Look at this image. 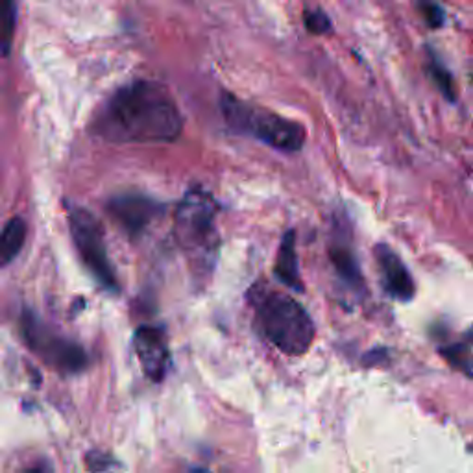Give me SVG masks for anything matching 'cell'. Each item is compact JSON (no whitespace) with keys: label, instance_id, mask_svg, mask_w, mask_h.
I'll return each instance as SVG.
<instances>
[{"label":"cell","instance_id":"1","mask_svg":"<svg viewBox=\"0 0 473 473\" xmlns=\"http://www.w3.org/2000/svg\"><path fill=\"white\" fill-rule=\"evenodd\" d=\"M93 128L111 143H172L183 129V117L167 87L138 80L106 100Z\"/></svg>","mask_w":473,"mask_h":473},{"label":"cell","instance_id":"2","mask_svg":"<svg viewBox=\"0 0 473 473\" xmlns=\"http://www.w3.org/2000/svg\"><path fill=\"white\" fill-rule=\"evenodd\" d=\"M253 320L264 339L285 355H303L314 341V322L289 294L262 291L252 296Z\"/></svg>","mask_w":473,"mask_h":473},{"label":"cell","instance_id":"3","mask_svg":"<svg viewBox=\"0 0 473 473\" xmlns=\"http://www.w3.org/2000/svg\"><path fill=\"white\" fill-rule=\"evenodd\" d=\"M219 206L213 196L201 189H190L176 210L174 233L190 264L200 272H210L219 252L217 231Z\"/></svg>","mask_w":473,"mask_h":473},{"label":"cell","instance_id":"4","mask_svg":"<svg viewBox=\"0 0 473 473\" xmlns=\"http://www.w3.org/2000/svg\"><path fill=\"white\" fill-rule=\"evenodd\" d=\"M221 109L233 131L250 135L274 150L298 152L305 143V129L302 124L242 102L230 93H222Z\"/></svg>","mask_w":473,"mask_h":473},{"label":"cell","instance_id":"5","mask_svg":"<svg viewBox=\"0 0 473 473\" xmlns=\"http://www.w3.org/2000/svg\"><path fill=\"white\" fill-rule=\"evenodd\" d=\"M23 336L26 346L46 365L63 374H78L86 370L89 359L80 344L56 333L32 313L23 316Z\"/></svg>","mask_w":473,"mask_h":473},{"label":"cell","instance_id":"6","mask_svg":"<svg viewBox=\"0 0 473 473\" xmlns=\"http://www.w3.org/2000/svg\"><path fill=\"white\" fill-rule=\"evenodd\" d=\"M69 230L82 261L91 270L95 280L104 289L117 291V276H115L113 264L108 257L104 230L100 221L84 208H71Z\"/></svg>","mask_w":473,"mask_h":473},{"label":"cell","instance_id":"7","mask_svg":"<svg viewBox=\"0 0 473 473\" xmlns=\"http://www.w3.org/2000/svg\"><path fill=\"white\" fill-rule=\"evenodd\" d=\"M108 211L129 237H138L161 215L163 208L152 198L141 194H122L109 200Z\"/></svg>","mask_w":473,"mask_h":473},{"label":"cell","instance_id":"8","mask_svg":"<svg viewBox=\"0 0 473 473\" xmlns=\"http://www.w3.org/2000/svg\"><path fill=\"white\" fill-rule=\"evenodd\" d=\"M133 348L135 354H138L145 375L154 383L163 381L170 363V352L165 333L159 327L152 325L139 327L133 336Z\"/></svg>","mask_w":473,"mask_h":473},{"label":"cell","instance_id":"9","mask_svg":"<svg viewBox=\"0 0 473 473\" xmlns=\"http://www.w3.org/2000/svg\"><path fill=\"white\" fill-rule=\"evenodd\" d=\"M375 259L381 270L383 287L386 289V293L394 300L411 302L415 298L416 285L407 264L401 261V257L392 248L385 244L375 246Z\"/></svg>","mask_w":473,"mask_h":473},{"label":"cell","instance_id":"10","mask_svg":"<svg viewBox=\"0 0 473 473\" xmlns=\"http://www.w3.org/2000/svg\"><path fill=\"white\" fill-rule=\"evenodd\" d=\"M274 274L289 289H293L296 293L303 291L300 266H298V253H296V233L293 230L287 231L282 241V246H280V252L276 257Z\"/></svg>","mask_w":473,"mask_h":473},{"label":"cell","instance_id":"11","mask_svg":"<svg viewBox=\"0 0 473 473\" xmlns=\"http://www.w3.org/2000/svg\"><path fill=\"white\" fill-rule=\"evenodd\" d=\"M26 224L19 217L6 222L0 231V266L10 264L21 253L26 242Z\"/></svg>","mask_w":473,"mask_h":473},{"label":"cell","instance_id":"12","mask_svg":"<svg viewBox=\"0 0 473 473\" xmlns=\"http://www.w3.org/2000/svg\"><path fill=\"white\" fill-rule=\"evenodd\" d=\"M329 257L336 268V272L339 276L354 289H361L363 287V274H361V268L359 262L354 255V250L346 244H334L329 250Z\"/></svg>","mask_w":473,"mask_h":473},{"label":"cell","instance_id":"13","mask_svg":"<svg viewBox=\"0 0 473 473\" xmlns=\"http://www.w3.org/2000/svg\"><path fill=\"white\" fill-rule=\"evenodd\" d=\"M17 25V6L0 0V56H10Z\"/></svg>","mask_w":473,"mask_h":473},{"label":"cell","instance_id":"14","mask_svg":"<svg viewBox=\"0 0 473 473\" xmlns=\"http://www.w3.org/2000/svg\"><path fill=\"white\" fill-rule=\"evenodd\" d=\"M440 354L451 366H455L460 372L473 377V359H471V354H469V344H466V343L453 344V346L442 348Z\"/></svg>","mask_w":473,"mask_h":473},{"label":"cell","instance_id":"15","mask_svg":"<svg viewBox=\"0 0 473 473\" xmlns=\"http://www.w3.org/2000/svg\"><path fill=\"white\" fill-rule=\"evenodd\" d=\"M429 73H431V78L435 80L437 87L442 91V95H444L449 102H455L457 93H455L453 77H451V73L446 69V67L442 65V61H440L437 56H433L431 61H429Z\"/></svg>","mask_w":473,"mask_h":473},{"label":"cell","instance_id":"16","mask_svg":"<svg viewBox=\"0 0 473 473\" xmlns=\"http://www.w3.org/2000/svg\"><path fill=\"white\" fill-rule=\"evenodd\" d=\"M303 23L311 34H327L331 30V21L322 10H307L303 14Z\"/></svg>","mask_w":473,"mask_h":473},{"label":"cell","instance_id":"17","mask_svg":"<svg viewBox=\"0 0 473 473\" xmlns=\"http://www.w3.org/2000/svg\"><path fill=\"white\" fill-rule=\"evenodd\" d=\"M422 14H424V19L427 21V25L431 28H440L446 21L444 10L437 5H422Z\"/></svg>","mask_w":473,"mask_h":473},{"label":"cell","instance_id":"18","mask_svg":"<svg viewBox=\"0 0 473 473\" xmlns=\"http://www.w3.org/2000/svg\"><path fill=\"white\" fill-rule=\"evenodd\" d=\"M86 460H87V468L91 471H104L113 466V458L102 451H91Z\"/></svg>","mask_w":473,"mask_h":473},{"label":"cell","instance_id":"19","mask_svg":"<svg viewBox=\"0 0 473 473\" xmlns=\"http://www.w3.org/2000/svg\"><path fill=\"white\" fill-rule=\"evenodd\" d=\"M26 473H48V469H46V468H43V466H37V468H32V469H28Z\"/></svg>","mask_w":473,"mask_h":473},{"label":"cell","instance_id":"20","mask_svg":"<svg viewBox=\"0 0 473 473\" xmlns=\"http://www.w3.org/2000/svg\"><path fill=\"white\" fill-rule=\"evenodd\" d=\"M473 343V327L469 329V333H468V343L466 344H471Z\"/></svg>","mask_w":473,"mask_h":473}]
</instances>
